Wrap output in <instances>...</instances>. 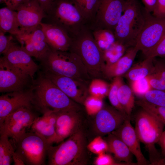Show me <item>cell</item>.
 <instances>
[{"instance_id":"1","label":"cell","mask_w":165,"mask_h":165,"mask_svg":"<svg viewBox=\"0 0 165 165\" xmlns=\"http://www.w3.org/2000/svg\"><path fill=\"white\" fill-rule=\"evenodd\" d=\"M69 51L77 55L92 79L104 78L106 66L104 53L88 26L71 38Z\"/></svg>"},{"instance_id":"2","label":"cell","mask_w":165,"mask_h":165,"mask_svg":"<svg viewBox=\"0 0 165 165\" xmlns=\"http://www.w3.org/2000/svg\"><path fill=\"white\" fill-rule=\"evenodd\" d=\"M87 135L81 130L56 146L47 149L49 165H86L89 163Z\"/></svg>"},{"instance_id":"3","label":"cell","mask_w":165,"mask_h":165,"mask_svg":"<svg viewBox=\"0 0 165 165\" xmlns=\"http://www.w3.org/2000/svg\"><path fill=\"white\" fill-rule=\"evenodd\" d=\"M35 89V106L42 114L50 111L82 109V105L70 98L45 76L39 77Z\"/></svg>"},{"instance_id":"4","label":"cell","mask_w":165,"mask_h":165,"mask_svg":"<svg viewBox=\"0 0 165 165\" xmlns=\"http://www.w3.org/2000/svg\"><path fill=\"white\" fill-rule=\"evenodd\" d=\"M46 71L89 83L92 79L79 57L69 51L51 49L42 61Z\"/></svg>"},{"instance_id":"5","label":"cell","mask_w":165,"mask_h":165,"mask_svg":"<svg viewBox=\"0 0 165 165\" xmlns=\"http://www.w3.org/2000/svg\"><path fill=\"white\" fill-rule=\"evenodd\" d=\"M145 11L137 0H126L124 10L114 31L116 41L126 47L135 46L144 24Z\"/></svg>"},{"instance_id":"6","label":"cell","mask_w":165,"mask_h":165,"mask_svg":"<svg viewBox=\"0 0 165 165\" xmlns=\"http://www.w3.org/2000/svg\"><path fill=\"white\" fill-rule=\"evenodd\" d=\"M135 120L136 133L148 152L151 164L165 165V158L162 156L155 146L163 131L164 124L143 109L138 113Z\"/></svg>"},{"instance_id":"7","label":"cell","mask_w":165,"mask_h":165,"mask_svg":"<svg viewBox=\"0 0 165 165\" xmlns=\"http://www.w3.org/2000/svg\"><path fill=\"white\" fill-rule=\"evenodd\" d=\"M48 23L65 30L71 38L83 28L88 26L77 7L68 0H54L45 18Z\"/></svg>"},{"instance_id":"8","label":"cell","mask_w":165,"mask_h":165,"mask_svg":"<svg viewBox=\"0 0 165 165\" xmlns=\"http://www.w3.org/2000/svg\"><path fill=\"white\" fill-rule=\"evenodd\" d=\"M11 141L15 152L25 165L45 164L47 149L50 145L43 137L30 131L26 132L16 139Z\"/></svg>"},{"instance_id":"9","label":"cell","mask_w":165,"mask_h":165,"mask_svg":"<svg viewBox=\"0 0 165 165\" xmlns=\"http://www.w3.org/2000/svg\"><path fill=\"white\" fill-rule=\"evenodd\" d=\"M82 110L57 112L55 134L50 144H58L82 130H85L87 120Z\"/></svg>"},{"instance_id":"10","label":"cell","mask_w":165,"mask_h":165,"mask_svg":"<svg viewBox=\"0 0 165 165\" xmlns=\"http://www.w3.org/2000/svg\"><path fill=\"white\" fill-rule=\"evenodd\" d=\"M145 14L144 24L135 46L144 55L154 48L165 35V18L155 17L145 9Z\"/></svg>"},{"instance_id":"11","label":"cell","mask_w":165,"mask_h":165,"mask_svg":"<svg viewBox=\"0 0 165 165\" xmlns=\"http://www.w3.org/2000/svg\"><path fill=\"white\" fill-rule=\"evenodd\" d=\"M91 117L92 119L90 123H87V124L95 137H102L111 133L118 128L129 116L112 106H103L96 114Z\"/></svg>"},{"instance_id":"12","label":"cell","mask_w":165,"mask_h":165,"mask_svg":"<svg viewBox=\"0 0 165 165\" xmlns=\"http://www.w3.org/2000/svg\"><path fill=\"white\" fill-rule=\"evenodd\" d=\"M126 3V0H100L95 19L90 28L92 31L106 29L114 33Z\"/></svg>"},{"instance_id":"13","label":"cell","mask_w":165,"mask_h":165,"mask_svg":"<svg viewBox=\"0 0 165 165\" xmlns=\"http://www.w3.org/2000/svg\"><path fill=\"white\" fill-rule=\"evenodd\" d=\"M38 116L33 108L23 107L8 115L0 126V134L15 140L27 132Z\"/></svg>"},{"instance_id":"14","label":"cell","mask_w":165,"mask_h":165,"mask_svg":"<svg viewBox=\"0 0 165 165\" xmlns=\"http://www.w3.org/2000/svg\"><path fill=\"white\" fill-rule=\"evenodd\" d=\"M29 77L30 78L11 64L3 56L1 57V93H8L23 90L27 83Z\"/></svg>"},{"instance_id":"15","label":"cell","mask_w":165,"mask_h":165,"mask_svg":"<svg viewBox=\"0 0 165 165\" xmlns=\"http://www.w3.org/2000/svg\"><path fill=\"white\" fill-rule=\"evenodd\" d=\"M15 36L21 47L38 60L42 61L51 50L40 24L30 31Z\"/></svg>"},{"instance_id":"16","label":"cell","mask_w":165,"mask_h":165,"mask_svg":"<svg viewBox=\"0 0 165 165\" xmlns=\"http://www.w3.org/2000/svg\"><path fill=\"white\" fill-rule=\"evenodd\" d=\"M46 77L50 80L72 100L82 106L89 96V83L46 71Z\"/></svg>"},{"instance_id":"17","label":"cell","mask_w":165,"mask_h":165,"mask_svg":"<svg viewBox=\"0 0 165 165\" xmlns=\"http://www.w3.org/2000/svg\"><path fill=\"white\" fill-rule=\"evenodd\" d=\"M35 94L32 90L7 93L0 96V126L9 114L23 107L33 108Z\"/></svg>"},{"instance_id":"18","label":"cell","mask_w":165,"mask_h":165,"mask_svg":"<svg viewBox=\"0 0 165 165\" xmlns=\"http://www.w3.org/2000/svg\"><path fill=\"white\" fill-rule=\"evenodd\" d=\"M16 11L22 33L30 31L36 28L46 16L45 12L37 0H26Z\"/></svg>"},{"instance_id":"19","label":"cell","mask_w":165,"mask_h":165,"mask_svg":"<svg viewBox=\"0 0 165 165\" xmlns=\"http://www.w3.org/2000/svg\"><path fill=\"white\" fill-rule=\"evenodd\" d=\"M2 54L12 65L33 79L38 66L31 57L20 46L13 42Z\"/></svg>"},{"instance_id":"20","label":"cell","mask_w":165,"mask_h":165,"mask_svg":"<svg viewBox=\"0 0 165 165\" xmlns=\"http://www.w3.org/2000/svg\"><path fill=\"white\" fill-rule=\"evenodd\" d=\"M130 118L128 117L116 130L111 133L121 139L126 144L136 158L137 165H145L149 163L142 153L140 141L135 129L130 122Z\"/></svg>"},{"instance_id":"21","label":"cell","mask_w":165,"mask_h":165,"mask_svg":"<svg viewBox=\"0 0 165 165\" xmlns=\"http://www.w3.org/2000/svg\"><path fill=\"white\" fill-rule=\"evenodd\" d=\"M40 24L46 42L51 49L61 51L69 50L72 39L65 30L51 24L42 22Z\"/></svg>"},{"instance_id":"22","label":"cell","mask_w":165,"mask_h":165,"mask_svg":"<svg viewBox=\"0 0 165 165\" xmlns=\"http://www.w3.org/2000/svg\"><path fill=\"white\" fill-rule=\"evenodd\" d=\"M57 112L50 111L45 112L34 121L31 128V131L41 135L50 144L55 133L57 118Z\"/></svg>"},{"instance_id":"23","label":"cell","mask_w":165,"mask_h":165,"mask_svg":"<svg viewBox=\"0 0 165 165\" xmlns=\"http://www.w3.org/2000/svg\"><path fill=\"white\" fill-rule=\"evenodd\" d=\"M138 51L135 46H132L115 62L106 66L104 78H113L123 75L131 67Z\"/></svg>"},{"instance_id":"24","label":"cell","mask_w":165,"mask_h":165,"mask_svg":"<svg viewBox=\"0 0 165 165\" xmlns=\"http://www.w3.org/2000/svg\"><path fill=\"white\" fill-rule=\"evenodd\" d=\"M107 135L103 138L108 144V152L113 154L116 161L124 162L128 165L135 164L132 162L133 155L124 142L112 133Z\"/></svg>"},{"instance_id":"25","label":"cell","mask_w":165,"mask_h":165,"mask_svg":"<svg viewBox=\"0 0 165 165\" xmlns=\"http://www.w3.org/2000/svg\"><path fill=\"white\" fill-rule=\"evenodd\" d=\"M0 30L15 35L22 33L18 23L16 11L7 6L0 9Z\"/></svg>"},{"instance_id":"26","label":"cell","mask_w":165,"mask_h":165,"mask_svg":"<svg viewBox=\"0 0 165 165\" xmlns=\"http://www.w3.org/2000/svg\"><path fill=\"white\" fill-rule=\"evenodd\" d=\"M154 58L146 57L142 61L131 67L123 76L130 82L146 77L153 73Z\"/></svg>"},{"instance_id":"27","label":"cell","mask_w":165,"mask_h":165,"mask_svg":"<svg viewBox=\"0 0 165 165\" xmlns=\"http://www.w3.org/2000/svg\"><path fill=\"white\" fill-rule=\"evenodd\" d=\"M68 0L77 7L90 28L95 19L100 0Z\"/></svg>"},{"instance_id":"28","label":"cell","mask_w":165,"mask_h":165,"mask_svg":"<svg viewBox=\"0 0 165 165\" xmlns=\"http://www.w3.org/2000/svg\"><path fill=\"white\" fill-rule=\"evenodd\" d=\"M117 95L118 100L127 115L130 118L131 113L135 103L131 89L123 82L119 87Z\"/></svg>"},{"instance_id":"29","label":"cell","mask_w":165,"mask_h":165,"mask_svg":"<svg viewBox=\"0 0 165 165\" xmlns=\"http://www.w3.org/2000/svg\"><path fill=\"white\" fill-rule=\"evenodd\" d=\"M6 134H0V165H10L15 149L11 140Z\"/></svg>"},{"instance_id":"30","label":"cell","mask_w":165,"mask_h":165,"mask_svg":"<svg viewBox=\"0 0 165 165\" xmlns=\"http://www.w3.org/2000/svg\"><path fill=\"white\" fill-rule=\"evenodd\" d=\"M92 31L95 39L103 52L116 41L113 33L110 31L102 29Z\"/></svg>"},{"instance_id":"31","label":"cell","mask_w":165,"mask_h":165,"mask_svg":"<svg viewBox=\"0 0 165 165\" xmlns=\"http://www.w3.org/2000/svg\"><path fill=\"white\" fill-rule=\"evenodd\" d=\"M126 47L118 42H116L108 49L103 51L106 66L116 61L124 54Z\"/></svg>"},{"instance_id":"32","label":"cell","mask_w":165,"mask_h":165,"mask_svg":"<svg viewBox=\"0 0 165 165\" xmlns=\"http://www.w3.org/2000/svg\"><path fill=\"white\" fill-rule=\"evenodd\" d=\"M135 103L161 122L165 126V107L157 105L141 99Z\"/></svg>"},{"instance_id":"33","label":"cell","mask_w":165,"mask_h":165,"mask_svg":"<svg viewBox=\"0 0 165 165\" xmlns=\"http://www.w3.org/2000/svg\"><path fill=\"white\" fill-rule=\"evenodd\" d=\"M123 82L121 77H116L113 78L112 83L110 86L108 94L109 101L113 107L127 115L121 105L118 97V91L119 87Z\"/></svg>"},{"instance_id":"34","label":"cell","mask_w":165,"mask_h":165,"mask_svg":"<svg viewBox=\"0 0 165 165\" xmlns=\"http://www.w3.org/2000/svg\"><path fill=\"white\" fill-rule=\"evenodd\" d=\"M142 97L143 99L151 103L165 107V90L152 89Z\"/></svg>"},{"instance_id":"35","label":"cell","mask_w":165,"mask_h":165,"mask_svg":"<svg viewBox=\"0 0 165 165\" xmlns=\"http://www.w3.org/2000/svg\"><path fill=\"white\" fill-rule=\"evenodd\" d=\"M102 99L92 95L89 96L86 99L83 105L89 116L94 115L102 108Z\"/></svg>"},{"instance_id":"36","label":"cell","mask_w":165,"mask_h":165,"mask_svg":"<svg viewBox=\"0 0 165 165\" xmlns=\"http://www.w3.org/2000/svg\"><path fill=\"white\" fill-rule=\"evenodd\" d=\"M131 88L136 95L142 97L152 89L148 76L138 80L130 82Z\"/></svg>"},{"instance_id":"37","label":"cell","mask_w":165,"mask_h":165,"mask_svg":"<svg viewBox=\"0 0 165 165\" xmlns=\"http://www.w3.org/2000/svg\"><path fill=\"white\" fill-rule=\"evenodd\" d=\"M87 147L88 150L91 152L99 155L108 152V144L102 136H97L94 138L88 144Z\"/></svg>"},{"instance_id":"38","label":"cell","mask_w":165,"mask_h":165,"mask_svg":"<svg viewBox=\"0 0 165 165\" xmlns=\"http://www.w3.org/2000/svg\"><path fill=\"white\" fill-rule=\"evenodd\" d=\"M144 55L146 57H165V35L154 48Z\"/></svg>"},{"instance_id":"39","label":"cell","mask_w":165,"mask_h":165,"mask_svg":"<svg viewBox=\"0 0 165 165\" xmlns=\"http://www.w3.org/2000/svg\"><path fill=\"white\" fill-rule=\"evenodd\" d=\"M116 160L110 155L104 153L98 155L94 164L96 165H127L125 163H119Z\"/></svg>"},{"instance_id":"40","label":"cell","mask_w":165,"mask_h":165,"mask_svg":"<svg viewBox=\"0 0 165 165\" xmlns=\"http://www.w3.org/2000/svg\"><path fill=\"white\" fill-rule=\"evenodd\" d=\"M148 78L152 89L165 90V81L158 74L153 73L148 76Z\"/></svg>"},{"instance_id":"41","label":"cell","mask_w":165,"mask_h":165,"mask_svg":"<svg viewBox=\"0 0 165 165\" xmlns=\"http://www.w3.org/2000/svg\"><path fill=\"white\" fill-rule=\"evenodd\" d=\"M6 33L0 30V53L3 54L8 48L12 43L13 37L7 35Z\"/></svg>"},{"instance_id":"42","label":"cell","mask_w":165,"mask_h":165,"mask_svg":"<svg viewBox=\"0 0 165 165\" xmlns=\"http://www.w3.org/2000/svg\"><path fill=\"white\" fill-rule=\"evenodd\" d=\"M152 15L160 18H165V0H157Z\"/></svg>"},{"instance_id":"43","label":"cell","mask_w":165,"mask_h":165,"mask_svg":"<svg viewBox=\"0 0 165 165\" xmlns=\"http://www.w3.org/2000/svg\"><path fill=\"white\" fill-rule=\"evenodd\" d=\"M154 72L158 74L165 81V63L161 61H156L154 63Z\"/></svg>"},{"instance_id":"44","label":"cell","mask_w":165,"mask_h":165,"mask_svg":"<svg viewBox=\"0 0 165 165\" xmlns=\"http://www.w3.org/2000/svg\"><path fill=\"white\" fill-rule=\"evenodd\" d=\"M26 0H5L7 7L16 11L18 7Z\"/></svg>"},{"instance_id":"45","label":"cell","mask_w":165,"mask_h":165,"mask_svg":"<svg viewBox=\"0 0 165 165\" xmlns=\"http://www.w3.org/2000/svg\"><path fill=\"white\" fill-rule=\"evenodd\" d=\"M157 0H142L144 5V8L148 12H152L155 6Z\"/></svg>"},{"instance_id":"46","label":"cell","mask_w":165,"mask_h":165,"mask_svg":"<svg viewBox=\"0 0 165 165\" xmlns=\"http://www.w3.org/2000/svg\"><path fill=\"white\" fill-rule=\"evenodd\" d=\"M54 0H37L46 14L48 12Z\"/></svg>"},{"instance_id":"47","label":"cell","mask_w":165,"mask_h":165,"mask_svg":"<svg viewBox=\"0 0 165 165\" xmlns=\"http://www.w3.org/2000/svg\"><path fill=\"white\" fill-rule=\"evenodd\" d=\"M157 143L159 145L163 154L165 157V130L163 132Z\"/></svg>"},{"instance_id":"48","label":"cell","mask_w":165,"mask_h":165,"mask_svg":"<svg viewBox=\"0 0 165 165\" xmlns=\"http://www.w3.org/2000/svg\"><path fill=\"white\" fill-rule=\"evenodd\" d=\"M13 160L15 165H25L21 157L15 152L13 156Z\"/></svg>"},{"instance_id":"49","label":"cell","mask_w":165,"mask_h":165,"mask_svg":"<svg viewBox=\"0 0 165 165\" xmlns=\"http://www.w3.org/2000/svg\"><path fill=\"white\" fill-rule=\"evenodd\" d=\"M5 0H0V3L4 2Z\"/></svg>"},{"instance_id":"50","label":"cell","mask_w":165,"mask_h":165,"mask_svg":"<svg viewBox=\"0 0 165 165\" xmlns=\"http://www.w3.org/2000/svg\"></svg>"}]
</instances>
